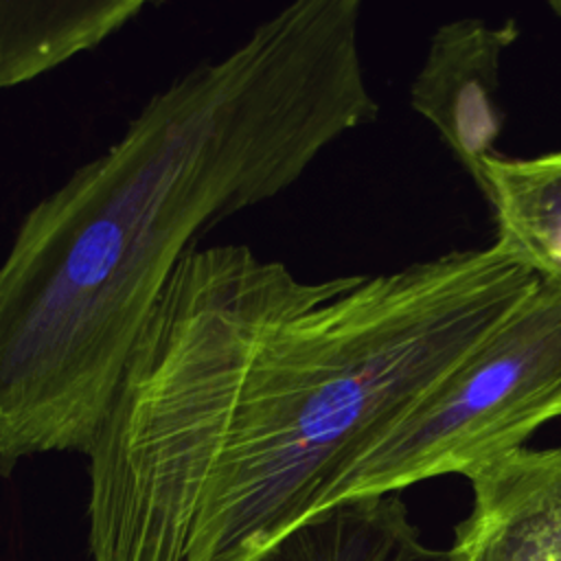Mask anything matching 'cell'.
Segmentation results:
<instances>
[{
	"instance_id": "1",
	"label": "cell",
	"mask_w": 561,
	"mask_h": 561,
	"mask_svg": "<svg viewBox=\"0 0 561 561\" xmlns=\"http://www.w3.org/2000/svg\"><path fill=\"white\" fill-rule=\"evenodd\" d=\"M537 280L495 241L320 280L197 245L85 454L92 559L250 561L348 502L366 456Z\"/></svg>"
},
{
	"instance_id": "8",
	"label": "cell",
	"mask_w": 561,
	"mask_h": 561,
	"mask_svg": "<svg viewBox=\"0 0 561 561\" xmlns=\"http://www.w3.org/2000/svg\"><path fill=\"white\" fill-rule=\"evenodd\" d=\"M495 217V243L561 289V151L491 156L476 182Z\"/></svg>"
},
{
	"instance_id": "6",
	"label": "cell",
	"mask_w": 561,
	"mask_h": 561,
	"mask_svg": "<svg viewBox=\"0 0 561 561\" xmlns=\"http://www.w3.org/2000/svg\"><path fill=\"white\" fill-rule=\"evenodd\" d=\"M145 9L142 0H0V90L101 46Z\"/></svg>"
},
{
	"instance_id": "5",
	"label": "cell",
	"mask_w": 561,
	"mask_h": 561,
	"mask_svg": "<svg viewBox=\"0 0 561 561\" xmlns=\"http://www.w3.org/2000/svg\"><path fill=\"white\" fill-rule=\"evenodd\" d=\"M449 561H561V447H519L467 476Z\"/></svg>"
},
{
	"instance_id": "2",
	"label": "cell",
	"mask_w": 561,
	"mask_h": 561,
	"mask_svg": "<svg viewBox=\"0 0 561 561\" xmlns=\"http://www.w3.org/2000/svg\"><path fill=\"white\" fill-rule=\"evenodd\" d=\"M359 0H298L156 90L0 256V473L88 454L173 272L375 121Z\"/></svg>"
},
{
	"instance_id": "7",
	"label": "cell",
	"mask_w": 561,
	"mask_h": 561,
	"mask_svg": "<svg viewBox=\"0 0 561 561\" xmlns=\"http://www.w3.org/2000/svg\"><path fill=\"white\" fill-rule=\"evenodd\" d=\"M250 561H449V552L423 541L399 493H383L305 519Z\"/></svg>"
},
{
	"instance_id": "4",
	"label": "cell",
	"mask_w": 561,
	"mask_h": 561,
	"mask_svg": "<svg viewBox=\"0 0 561 561\" xmlns=\"http://www.w3.org/2000/svg\"><path fill=\"white\" fill-rule=\"evenodd\" d=\"M519 31L513 20L491 26L480 18L443 24L430 42L410 101L478 182L482 164L495 156L502 129L497 110L500 61Z\"/></svg>"
},
{
	"instance_id": "9",
	"label": "cell",
	"mask_w": 561,
	"mask_h": 561,
	"mask_svg": "<svg viewBox=\"0 0 561 561\" xmlns=\"http://www.w3.org/2000/svg\"><path fill=\"white\" fill-rule=\"evenodd\" d=\"M548 9L554 13L557 20H561V0H550V2H548Z\"/></svg>"
},
{
	"instance_id": "3",
	"label": "cell",
	"mask_w": 561,
	"mask_h": 561,
	"mask_svg": "<svg viewBox=\"0 0 561 561\" xmlns=\"http://www.w3.org/2000/svg\"><path fill=\"white\" fill-rule=\"evenodd\" d=\"M561 416V289L533 291L482 335L366 456L351 500L469 476Z\"/></svg>"
}]
</instances>
